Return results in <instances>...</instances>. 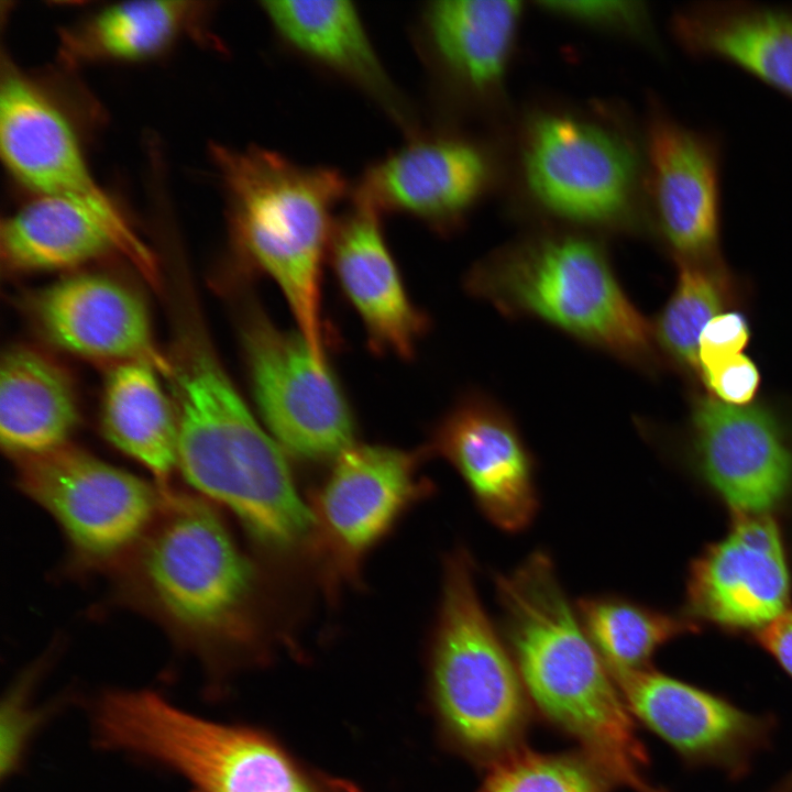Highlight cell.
I'll return each instance as SVG.
<instances>
[{"label":"cell","mask_w":792,"mask_h":792,"mask_svg":"<svg viewBox=\"0 0 792 792\" xmlns=\"http://www.w3.org/2000/svg\"><path fill=\"white\" fill-rule=\"evenodd\" d=\"M700 383L707 394L733 406H746L755 400L761 374L757 364L739 354L702 373Z\"/></svg>","instance_id":"33"},{"label":"cell","mask_w":792,"mask_h":792,"mask_svg":"<svg viewBox=\"0 0 792 792\" xmlns=\"http://www.w3.org/2000/svg\"><path fill=\"white\" fill-rule=\"evenodd\" d=\"M675 265L674 288L652 322L653 336L666 365L698 384L700 337L713 318L741 308L747 287L723 258Z\"/></svg>","instance_id":"28"},{"label":"cell","mask_w":792,"mask_h":792,"mask_svg":"<svg viewBox=\"0 0 792 792\" xmlns=\"http://www.w3.org/2000/svg\"><path fill=\"white\" fill-rule=\"evenodd\" d=\"M240 333L261 417L282 449L312 461L336 459L353 444V420L327 363L301 334L280 330L254 302Z\"/></svg>","instance_id":"9"},{"label":"cell","mask_w":792,"mask_h":792,"mask_svg":"<svg viewBox=\"0 0 792 792\" xmlns=\"http://www.w3.org/2000/svg\"><path fill=\"white\" fill-rule=\"evenodd\" d=\"M112 572L124 603L205 658L260 642L257 569L204 498L164 491L151 526Z\"/></svg>","instance_id":"3"},{"label":"cell","mask_w":792,"mask_h":792,"mask_svg":"<svg viewBox=\"0 0 792 792\" xmlns=\"http://www.w3.org/2000/svg\"><path fill=\"white\" fill-rule=\"evenodd\" d=\"M648 158L657 230L674 262L721 260L717 144L658 114L649 125Z\"/></svg>","instance_id":"18"},{"label":"cell","mask_w":792,"mask_h":792,"mask_svg":"<svg viewBox=\"0 0 792 792\" xmlns=\"http://www.w3.org/2000/svg\"><path fill=\"white\" fill-rule=\"evenodd\" d=\"M791 579L782 537L767 516L739 519L691 564L690 612L730 630L762 629L788 608Z\"/></svg>","instance_id":"16"},{"label":"cell","mask_w":792,"mask_h":792,"mask_svg":"<svg viewBox=\"0 0 792 792\" xmlns=\"http://www.w3.org/2000/svg\"><path fill=\"white\" fill-rule=\"evenodd\" d=\"M685 48L727 61L792 97V9L747 2H703L678 12Z\"/></svg>","instance_id":"24"},{"label":"cell","mask_w":792,"mask_h":792,"mask_svg":"<svg viewBox=\"0 0 792 792\" xmlns=\"http://www.w3.org/2000/svg\"><path fill=\"white\" fill-rule=\"evenodd\" d=\"M78 424V404L68 375L45 354L9 349L0 367V440L4 451L25 459L68 444Z\"/></svg>","instance_id":"25"},{"label":"cell","mask_w":792,"mask_h":792,"mask_svg":"<svg viewBox=\"0 0 792 792\" xmlns=\"http://www.w3.org/2000/svg\"><path fill=\"white\" fill-rule=\"evenodd\" d=\"M430 449L457 470L494 526L512 534L530 526L539 508L536 461L495 399L476 392L460 398L436 428Z\"/></svg>","instance_id":"14"},{"label":"cell","mask_w":792,"mask_h":792,"mask_svg":"<svg viewBox=\"0 0 792 792\" xmlns=\"http://www.w3.org/2000/svg\"><path fill=\"white\" fill-rule=\"evenodd\" d=\"M466 289L505 317L542 321L635 370L666 366L652 322L590 238L547 234L504 248L473 266Z\"/></svg>","instance_id":"5"},{"label":"cell","mask_w":792,"mask_h":792,"mask_svg":"<svg viewBox=\"0 0 792 792\" xmlns=\"http://www.w3.org/2000/svg\"><path fill=\"white\" fill-rule=\"evenodd\" d=\"M417 453L352 444L336 459L314 506L311 544L331 583L353 579L367 552L402 514L431 491Z\"/></svg>","instance_id":"12"},{"label":"cell","mask_w":792,"mask_h":792,"mask_svg":"<svg viewBox=\"0 0 792 792\" xmlns=\"http://www.w3.org/2000/svg\"><path fill=\"white\" fill-rule=\"evenodd\" d=\"M612 674L631 715L688 760L740 767L766 738L765 719L649 667Z\"/></svg>","instance_id":"19"},{"label":"cell","mask_w":792,"mask_h":792,"mask_svg":"<svg viewBox=\"0 0 792 792\" xmlns=\"http://www.w3.org/2000/svg\"><path fill=\"white\" fill-rule=\"evenodd\" d=\"M522 162L527 185L549 212L576 223L612 226L629 212L637 156L614 132L566 114L534 120Z\"/></svg>","instance_id":"11"},{"label":"cell","mask_w":792,"mask_h":792,"mask_svg":"<svg viewBox=\"0 0 792 792\" xmlns=\"http://www.w3.org/2000/svg\"><path fill=\"white\" fill-rule=\"evenodd\" d=\"M471 556L444 562L429 656V695L443 744L483 768L522 746L531 704L501 630L479 597Z\"/></svg>","instance_id":"6"},{"label":"cell","mask_w":792,"mask_h":792,"mask_svg":"<svg viewBox=\"0 0 792 792\" xmlns=\"http://www.w3.org/2000/svg\"><path fill=\"white\" fill-rule=\"evenodd\" d=\"M501 634L532 707L634 792H667L647 773L634 716L587 636L551 557L531 552L494 578Z\"/></svg>","instance_id":"1"},{"label":"cell","mask_w":792,"mask_h":792,"mask_svg":"<svg viewBox=\"0 0 792 792\" xmlns=\"http://www.w3.org/2000/svg\"><path fill=\"white\" fill-rule=\"evenodd\" d=\"M760 645L792 678V609H787L758 631Z\"/></svg>","instance_id":"34"},{"label":"cell","mask_w":792,"mask_h":792,"mask_svg":"<svg viewBox=\"0 0 792 792\" xmlns=\"http://www.w3.org/2000/svg\"><path fill=\"white\" fill-rule=\"evenodd\" d=\"M544 9L559 15L588 24L644 32L647 28L646 9L632 1H550Z\"/></svg>","instance_id":"32"},{"label":"cell","mask_w":792,"mask_h":792,"mask_svg":"<svg viewBox=\"0 0 792 792\" xmlns=\"http://www.w3.org/2000/svg\"><path fill=\"white\" fill-rule=\"evenodd\" d=\"M0 253L11 273L69 270L119 255L152 286L161 284L156 256L106 193L33 196L2 220Z\"/></svg>","instance_id":"13"},{"label":"cell","mask_w":792,"mask_h":792,"mask_svg":"<svg viewBox=\"0 0 792 792\" xmlns=\"http://www.w3.org/2000/svg\"><path fill=\"white\" fill-rule=\"evenodd\" d=\"M28 314L55 346L90 360L145 362L162 375L169 358L160 352L144 300L127 284L102 274H74L33 293Z\"/></svg>","instance_id":"17"},{"label":"cell","mask_w":792,"mask_h":792,"mask_svg":"<svg viewBox=\"0 0 792 792\" xmlns=\"http://www.w3.org/2000/svg\"><path fill=\"white\" fill-rule=\"evenodd\" d=\"M238 251L283 292L299 333L327 363L321 267L352 184L337 168L301 165L258 146L212 150Z\"/></svg>","instance_id":"4"},{"label":"cell","mask_w":792,"mask_h":792,"mask_svg":"<svg viewBox=\"0 0 792 792\" xmlns=\"http://www.w3.org/2000/svg\"><path fill=\"white\" fill-rule=\"evenodd\" d=\"M334 226L329 253L339 283L381 351L410 358L426 318L407 296L386 243L382 213L349 199Z\"/></svg>","instance_id":"22"},{"label":"cell","mask_w":792,"mask_h":792,"mask_svg":"<svg viewBox=\"0 0 792 792\" xmlns=\"http://www.w3.org/2000/svg\"><path fill=\"white\" fill-rule=\"evenodd\" d=\"M475 792H612L617 784L582 750L519 747L485 767Z\"/></svg>","instance_id":"30"},{"label":"cell","mask_w":792,"mask_h":792,"mask_svg":"<svg viewBox=\"0 0 792 792\" xmlns=\"http://www.w3.org/2000/svg\"><path fill=\"white\" fill-rule=\"evenodd\" d=\"M487 175L484 154L471 141L419 127L403 145L364 169L350 198L382 215L409 216L447 231L480 198Z\"/></svg>","instance_id":"15"},{"label":"cell","mask_w":792,"mask_h":792,"mask_svg":"<svg viewBox=\"0 0 792 792\" xmlns=\"http://www.w3.org/2000/svg\"><path fill=\"white\" fill-rule=\"evenodd\" d=\"M751 338V328L741 309H732L713 318L698 341L700 381L702 373L743 354Z\"/></svg>","instance_id":"31"},{"label":"cell","mask_w":792,"mask_h":792,"mask_svg":"<svg viewBox=\"0 0 792 792\" xmlns=\"http://www.w3.org/2000/svg\"><path fill=\"white\" fill-rule=\"evenodd\" d=\"M791 780H792V777H791Z\"/></svg>","instance_id":"35"},{"label":"cell","mask_w":792,"mask_h":792,"mask_svg":"<svg viewBox=\"0 0 792 792\" xmlns=\"http://www.w3.org/2000/svg\"><path fill=\"white\" fill-rule=\"evenodd\" d=\"M167 376L178 428V470L228 508L263 547L311 544L314 516L298 496L280 446L256 420L194 326L183 327Z\"/></svg>","instance_id":"2"},{"label":"cell","mask_w":792,"mask_h":792,"mask_svg":"<svg viewBox=\"0 0 792 792\" xmlns=\"http://www.w3.org/2000/svg\"><path fill=\"white\" fill-rule=\"evenodd\" d=\"M520 12V2L509 0L428 2L416 19L414 42L439 82L483 91L503 77Z\"/></svg>","instance_id":"23"},{"label":"cell","mask_w":792,"mask_h":792,"mask_svg":"<svg viewBox=\"0 0 792 792\" xmlns=\"http://www.w3.org/2000/svg\"><path fill=\"white\" fill-rule=\"evenodd\" d=\"M101 733L108 747L168 766L195 792H362L307 768L263 730L193 716L151 691L112 696Z\"/></svg>","instance_id":"7"},{"label":"cell","mask_w":792,"mask_h":792,"mask_svg":"<svg viewBox=\"0 0 792 792\" xmlns=\"http://www.w3.org/2000/svg\"><path fill=\"white\" fill-rule=\"evenodd\" d=\"M194 1H129L103 8L64 30L61 55L68 65L145 59L164 52L207 13Z\"/></svg>","instance_id":"27"},{"label":"cell","mask_w":792,"mask_h":792,"mask_svg":"<svg viewBox=\"0 0 792 792\" xmlns=\"http://www.w3.org/2000/svg\"><path fill=\"white\" fill-rule=\"evenodd\" d=\"M0 152L10 175L33 196L105 194L66 114L10 63L0 81Z\"/></svg>","instance_id":"21"},{"label":"cell","mask_w":792,"mask_h":792,"mask_svg":"<svg viewBox=\"0 0 792 792\" xmlns=\"http://www.w3.org/2000/svg\"><path fill=\"white\" fill-rule=\"evenodd\" d=\"M575 607L612 673L648 668L660 647L695 629L691 622L614 594L582 597Z\"/></svg>","instance_id":"29"},{"label":"cell","mask_w":792,"mask_h":792,"mask_svg":"<svg viewBox=\"0 0 792 792\" xmlns=\"http://www.w3.org/2000/svg\"><path fill=\"white\" fill-rule=\"evenodd\" d=\"M260 6L287 51L359 90L405 135L419 128L413 107L389 77L352 2L284 0Z\"/></svg>","instance_id":"20"},{"label":"cell","mask_w":792,"mask_h":792,"mask_svg":"<svg viewBox=\"0 0 792 792\" xmlns=\"http://www.w3.org/2000/svg\"><path fill=\"white\" fill-rule=\"evenodd\" d=\"M781 404L727 405L690 394L685 436L700 473L738 515H762L792 487V420Z\"/></svg>","instance_id":"10"},{"label":"cell","mask_w":792,"mask_h":792,"mask_svg":"<svg viewBox=\"0 0 792 792\" xmlns=\"http://www.w3.org/2000/svg\"><path fill=\"white\" fill-rule=\"evenodd\" d=\"M15 461L19 487L57 521L84 569L116 570L163 501L158 485L70 443Z\"/></svg>","instance_id":"8"},{"label":"cell","mask_w":792,"mask_h":792,"mask_svg":"<svg viewBox=\"0 0 792 792\" xmlns=\"http://www.w3.org/2000/svg\"><path fill=\"white\" fill-rule=\"evenodd\" d=\"M162 373L145 362H124L109 372L101 405L107 440L144 466L162 490L178 469V428Z\"/></svg>","instance_id":"26"}]
</instances>
